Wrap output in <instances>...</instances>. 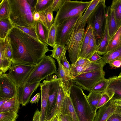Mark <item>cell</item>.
Wrapping results in <instances>:
<instances>
[{
    "label": "cell",
    "instance_id": "obj_27",
    "mask_svg": "<svg viewBox=\"0 0 121 121\" xmlns=\"http://www.w3.org/2000/svg\"><path fill=\"white\" fill-rule=\"evenodd\" d=\"M97 48L96 39L95 35L93 31L89 43L84 53L83 58L88 59L94 53L96 52Z\"/></svg>",
    "mask_w": 121,
    "mask_h": 121
},
{
    "label": "cell",
    "instance_id": "obj_42",
    "mask_svg": "<svg viewBox=\"0 0 121 121\" xmlns=\"http://www.w3.org/2000/svg\"><path fill=\"white\" fill-rule=\"evenodd\" d=\"M67 49H65L62 56L61 60L63 68L67 75L70 78L69 75L71 69V65L67 60L66 57V53Z\"/></svg>",
    "mask_w": 121,
    "mask_h": 121
},
{
    "label": "cell",
    "instance_id": "obj_11",
    "mask_svg": "<svg viewBox=\"0 0 121 121\" xmlns=\"http://www.w3.org/2000/svg\"><path fill=\"white\" fill-rule=\"evenodd\" d=\"M17 87L6 73L0 76V99H9L17 94Z\"/></svg>",
    "mask_w": 121,
    "mask_h": 121
},
{
    "label": "cell",
    "instance_id": "obj_22",
    "mask_svg": "<svg viewBox=\"0 0 121 121\" xmlns=\"http://www.w3.org/2000/svg\"><path fill=\"white\" fill-rule=\"evenodd\" d=\"M58 64L57 76L60 80L64 91L66 94H69L70 78L67 75L61 62L57 60Z\"/></svg>",
    "mask_w": 121,
    "mask_h": 121
},
{
    "label": "cell",
    "instance_id": "obj_28",
    "mask_svg": "<svg viewBox=\"0 0 121 121\" xmlns=\"http://www.w3.org/2000/svg\"><path fill=\"white\" fill-rule=\"evenodd\" d=\"M101 0H92L89 5L84 13L80 19L81 24L86 25L88 18Z\"/></svg>",
    "mask_w": 121,
    "mask_h": 121
},
{
    "label": "cell",
    "instance_id": "obj_51",
    "mask_svg": "<svg viewBox=\"0 0 121 121\" xmlns=\"http://www.w3.org/2000/svg\"><path fill=\"white\" fill-rule=\"evenodd\" d=\"M107 121H121V116L115 113L111 116Z\"/></svg>",
    "mask_w": 121,
    "mask_h": 121
},
{
    "label": "cell",
    "instance_id": "obj_23",
    "mask_svg": "<svg viewBox=\"0 0 121 121\" xmlns=\"http://www.w3.org/2000/svg\"><path fill=\"white\" fill-rule=\"evenodd\" d=\"M106 11L108 17V32L111 39L114 35L118 28L116 20L114 10L111 9L110 6H109L107 7Z\"/></svg>",
    "mask_w": 121,
    "mask_h": 121
},
{
    "label": "cell",
    "instance_id": "obj_54",
    "mask_svg": "<svg viewBox=\"0 0 121 121\" xmlns=\"http://www.w3.org/2000/svg\"><path fill=\"white\" fill-rule=\"evenodd\" d=\"M33 18L34 20L36 22L39 20L40 18L39 13L35 11L33 13Z\"/></svg>",
    "mask_w": 121,
    "mask_h": 121
},
{
    "label": "cell",
    "instance_id": "obj_39",
    "mask_svg": "<svg viewBox=\"0 0 121 121\" xmlns=\"http://www.w3.org/2000/svg\"><path fill=\"white\" fill-rule=\"evenodd\" d=\"M9 9L8 0H2L0 3V19L9 17Z\"/></svg>",
    "mask_w": 121,
    "mask_h": 121
},
{
    "label": "cell",
    "instance_id": "obj_58",
    "mask_svg": "<svg viewBox=\"0 0 121 121\" xmlns=\"http://www.w3.org/2000/svg\"><path fill=\"white\" fill-rule=\"evenodd\" d=\"M116 113L117 115L121 116V110H119L116 109Z\"/></svg>",
    "mask_w": 121,
    "mask_h": 121
},
{
    "label": "cell",
    "instance_id": "obj_21",
    "mask_svg": "<svg viewBox=\"0 0 121 121\" xmlns=\"http://www.w3.org/2000/svg\"><path fill=\"white\" fill-rule=\"evenodd\" d=\"M110 39L108 32V17L107 13V20L104 31L100 42L98 45L97 49L96 52L100 55H104L106 54Z\"/></svg>",
    "mask_w": 121,
    "mask_h": 121
},
{
    "label": "cell",
    "instance_id": "obj_5",
    "mask_svg": "<svg viewBox=\"0 0 121 121\" xmlns=\"http://www.w3.org/2000/svg\"><path fill=\"white\" fill-rule=\"evenodd\" d=\"M105 0H101L88 19L87 26H90L95 34L97 45L103 35L107 20Z\"/></svg>",
    "mask_w": 121,
    "mask_h": 121
},
{
    "label": "cell",
    "instance_id": "obj_61",
    "mask_svg": "<svg viewBox=\"0 0 121 121\" xmlns=\"http://www.w3.org/2000/svg\"><path fill=\"white\" fill-rule=\"evenodd\" d=\"M118 77L119 78H121V72L119 74Z\"/></svg>",
    "mask_w": 121,
    "mask_h": 121
},
{
    "label": "cell",
    "instance_id": "obj_49",
    "mask_svg": "<svg viewBox=\"0 0 121 121\" xmlns=\"http://www.w3.org/2000/svg\"><path fill=\"white\" fill-rule=\"evenodd\" d=\"M102 58V56H100L97 53L95 52L90 57L88 60L91 62H95L98 61Z\"/></svg>",
    "mask_w": 121,
    "mask_h": 121
},
{
    "label": "cell",
    "instance_id": "obj_50",
    "mask_svg": "<svg viewBox=\"0 0 121 121\" xmlns=\"http://www.w3.org/2000/svg\"><path fill=\"white\" fill-rule=\"evenodd\" d=\"M7 52L8 59L12 61L13 56L12 50L11 47L9 42L7 47Z\"/></svg>",
    "mask_w": 121,
    "mask_h": 121
},
{
    "label": "cell",
    "instance_id": "obj_36",
    "mask_svg": "<svg viewBox=\"0 0 121 121\" xmlns=\"http://www.w3.org/2000/svg\"><path fill=\"white\" fill-rule=\"evenodd\" d=\"M104 93H97L90 92L86 95L87 99L93 108L96 110V108L99 101Z\"/></svg>",
    "mask_w": 121,
    "mask_h": 121
},
{
    "label": "cell",
    "instance_id": "obj_47",
    "mask_svg": "<svg viewBox=\"0 0 121 121\" xmlns=\"http://www.w3.org/2000/svg\"><path fill=\"white\" fill-rule=\"evenodd\" d=\"M59 121H73L68 115L60 113L58 115Z\"/></svg>",
    "mask_w": 121,
    "mask_h": 121
},
{
    "label": "cell",
    "instance_id": "obj_59",
    "mask_svg": "<svg viewBox=\"0 0 121 121\" xmlns=\"http://www.w3.org/2000/svg\"><path fill=\"white\" fill-rule=\"evenodd\" d=\"M121 46V36L120 38L119 43L118 47Z\"/></svg>",
    "mask_w": 121,
    "mask_h": 121
},
{
    "label": "cell",
    "instance_id": "obj_10",
    "mask_svg": "<svg viewBox=\"0 0 121 121\" xmlns=\"http://www.w3.org/2000/svg\"><path fill=\"white\" fill-rule=\"evenodd\" d=\"M83 14L69 18L57 26L56 43L65 45L72 30Z\"/></svg>",
    "mask_w": 121,
    "mask_h": 121
},
{
    "label": "cell",
    "instance_id": "obj_3",
    "mask_svg": "<svg viewBox=\"0 0 121 121\" xmlns=\"http://www.w3.org/2000/svg\"><path fill=\"white\" fill-rule=\"evenodd\" d=\"M69 94L80 121H93L97 111L88 102L82 88L70 80Z\"/></svg>",
    "mask_w": 121,
    "mask_h": 121
},
{
    "label": "cell",
    "instance_id": "obj_53",
    "mask_svg": "<svg viewBox=\"0 0 121 121\" xmlns=\"http://www.w3.org/2000/svg\"><path fill=\"white\" fill-rule=\"evenodd\" d=\"M113 100L116 109L118 110H121V98Z\"/></svg>",
    "mask_w": 121,
    "mask_h": 121
},
{
    "label": "cell",
    "instance_id": "obj_34",
    "mask_svg": "<svg viewBox=\"0 0 121 121\" xmlns=\"http://www.w3.org/2000/svg\"><path fill=\"white\" fill-rule=\"evenodd\" d=\"M121 58V46L103 55L101 59L105 64L111 61Z\"/></svg>",
    "mask_w": 121,
    "mask_h": 121
},
{
    "label": "cell",
    "instance_id": "obj_55",
    "mask_svg": "<svg viewBox=\"0 0 121 121\" xmlns=\"http://www.w3.org/2000/svg\"><path fill=\"white\" fill-rule=\"evenodd\" d=\"M37 0H27L30 5L35 9Z\"/></svg>",
    "mask_w": 121,
    "mask_h": 121
},
{
    "label": "cell",
    "instance_id": "obj_7",
    "mask_svg": "<svg viewBox=\"0 0 121 121\" xmlns=\"http://www.w3.org/2000/svg\"><path fill=\"white\" fill-rule=\"evenodd\" d=\"M80 19L73 28L66 45L72 64H74L79 57L85 31L86 25L80 23Z\"/></svg>",
    "mask_w": 121,
    "mask_h": 121
},
{
    "label": "cell",
    "instance_id": "obj_4",
    "mask_svg": "<svg viewBox=\"0 0 121 121\" xmlns=\"http://www.w3.org/2000/svg\"><path fill=\"white\" fill-rule=\"evenodd\" d=\"M91 2L65 0L57 12L54 23L57 26L69 18L83 14Z\"/></svg>",
    "mask_w": 121,
    "mask_h": 121
},
{
    "label": "cell",
    "instance_id": "obj_25",
    "mask_svg": "<svg viewBox=\"0 0 121 121\" xmlns=\"http://www.w3.org/2000/svg\"><path fill=\"white\" fill-rule=\"evenodd\" d=\"M35 27L39 40L47 44L48 30L39 20L36 22Z\"/></svg>",
    "mask_w": 121,
    "mask_h": 121
},
{
    "label": "cell",
    "instance_id": "obj_37",
    "mask_svg": "<svg viewBox=\"0 0 121 121\" xmlns=\"http://www.w3.org/2000/svg\"><path fill=\"white\" fill-rule=\"evenodd\" d=\"M57 27V26L54 23L49 30L47 44L53 48L56 43Z\"/></svg>",
    "mask_w": 121,
    "mask_h": 121
},
{
    "label": "cell",
    "instance_id": "obj_44",
    "mask_svg": "<svg viewBox=\"0 0 121 121\" xmlns=\"http://www.w3.org/2000/svg\"><path fill=\"white\" fill-rule=\"evenodd\" d=\"M65 0H53L52 5V9L53 11L57 12Z\"/></svg>",
    "mask_w": 121,
    "mask_h": 121
},
{
    "label": "cell",
    "instance_id": "obj_18",
    "mask_svg": "<svg viewBox=\"0 0 121 121\" xmlns=\"http://www.w3.org/2000/svg\"><path fill=\"white\" fill-rule=\"evenodd\" d=\"M60 82L59 78L53 77L52 79L49 91L47 110L49 112L54 108Z\"/></svg>",
    "mask_w": 121,
    "mask_h": 121
},
{
    "label": "cell",
    "instance_id": "obj_30",
    "mask_svg": "<svg viewBox=\"0 0 121 121\" xmlns=\"http://www.w3.org/2000/svg\"><path fill=\"white\" fill-rule=\"evenodd\" d=\"M65 94L60 82L57 97L56 104L54 111V116L58 114L63 102Z\"/></svg>",
    "mask_w": 121,
    "mask_h": 121
},
{
    "label": "cell",
    "instance_id": "obj_46",
    "mask_svg": "<svg viewBox=\"0 0 121 121\" xmlns=\"http://www.w3.org/2000/svg\"><path fill=\"white\" fill-rule=\"evenodd\" d=\"M112 67L119 68L121 66V58L116 59L109 62L108 63Z\"/></svg>",
    "mask_w": 121,
    "mask_h": 121
},
{
    "label": "cell",
    "instance_id": "obj_48",
    "mask_svg": "<svg viewBox=\"0 0 121 121\" xmlns=\"http://www.w3.org/2000/svg\"><path fill=\"white\" fill-rule=\"evenodd\" d=\"M32 121H42L41 112L38 108L34 113Z\"/></svg>",
    "mask_w": 121,
    "mask_h": 121
},
{
    "label": "cell",
    "instance_id": "obj_9",
    "mask_svg": "<svg viewBox=\"0 0 121 121\" xmlns=\"http://www.w3.org/2000/svg\"><path fill=\"white\" fill-rule=\"evenodd\" d=\"M36 65H12L8 75L17 87L22 86L34 70Z\"/></svg>",
    "mask_w": 121,
    "mask_h": 121
},
{
    "label": "cell",
    "instance_id": "obj_41",
    "mask_svg": "<svg viewBox=\"0 0 121 121\" xmlns=\"http://www.w3.org/2000/svg\"><path fill=\"white\" fill-rule=\"evenodd\" d=\"M14 26L39 40L36 33L35 27H24L17 25H14Z\"/></svg>",
    "mask_w": 121,
    "mask_h": 121
},
{
    "label": "cell",
    "instance_id": "obj_1",
    "mask_svg": "<svg viewBox=\"0 0 121 121\" xmlns=\"http://www.w3.org/2000/svg\"><path fill=\"white\" fill-rule=\"evenodd\" d=\"M7 37L12 50V65H36L51 51L47 44L43 43L15 27Z\"/></svg>",
    "mask_w": 121,
    "mask_h": 121
},
{
    "label": "cell",
    "instance_id": "obj_35",
    "mask_svg": "<svg viewBox=\"0 0 121 121\" xmlns=\"http://www.w3.org/2000/svg\"><path fill=\"white\" fill-rule=\"evenodd\" d=\"M51 50L52 54L50 56L61 62L62 56L66 48V46L61 45L56 43Z\"/></svg>",
    "mask_w": 121,
    "mask_h": 121
},
{
    "label": "cell",
    "instance_id": "obj_43",
    "mask_svg": "<svg viewBox=\"0 0 121 121\" xmlns=\"http://www.w3.org/2000/svg\"><path fill=\"white\" fill-rule=\"evenodd\" d=\"M111 99L108 94L106 93H104L102 96L97 106V111L100 107L105 105Z\"/></svg>",
    "mask_w": 121,
    "mask_h": 121
},
{
    "label": "cell",
    "instance_id": "obj_57",
    "mask_svg": "<svg viewBox=\"0 0 121 121\" xmlns=\"http://www.w3.org/2000/svg\"><path fill=\"white\" fill-rule=\"evenodd\" d=\"M53 121H59L57 114L54 116Z\"/></svg>",
    "mask_w": 121,
    "mask_h": 121
},
{
    "label": "cell",
    "instance_id": "obj_13",
    "mask_svg": "<svg viewBox=\"0 0 121 121\" xmlns=\"http://www.w3.org/2000/svg\"><path fill=\"white\" fill-rule=\"evenodd\" d=\"M40 82L25 84L22 86L17 87V94L21 104L25 106L30 100L33 93L40 86Z\"/></svg>",
    "mask_w": 121,
    "mask_h": 121
},
{
    "label": "cell",
    "instance_id": "obj_38",
    "mask_svg": "<svg viewBox=\"0 0 121 121\" xmlns=\"http://www.w3.org/2000/svg\"><path fill=\"white\" fill-rule=\"evenodd\" d=\"M53 0H37L35 7V10L39 13L48 9L51 5Z\"/></svg>",
    "mask_w": 121,
    "mask_h": 121
},
{
    "label": "cell",
    "instance_id": "obj_31",
    "mask_svg": "<svg viewBox=\"0 0 121 121\" xmlns=\"http://www.w3.org/2000/svg\"><path fill=\"white\" fill-rule=\"evenodd\" d=\"M121 36V25L114 35L110 39L107 48L106 54L113 50L118 47L119 42Z\"/></svg>",
    "mask_w": 121,
    "mask_h": 121
},
{
    "label": "cell",
    "instance_id": "obj_56",
    "mask_svg": "<svg viewBox=\"0 0 121 121\" xmlns=\"http://www.w3.org/2000/svg\"><path fill=\"white\" fill-rule=\"evenodd\" d=\"M9 99H0V106L4 104Z\"/></svg>",
    "mask_w": 121,
    "mask_h": 121
},
{
    "label": "cell",
    "instance_id": "obj_29",
    "mask_svg": "<svg viewBox=\"0 0 121 121\" xmlns=\"http://www.w3.org/2000/svg\"><path fill=\"white\" fill-rule=\"evenodd\" d=\"M93 31L91 27L90 26H87L81 47L79 57L83 58L84 53L89 43Z\"/></svg>",
    "mask_w": 121,
    "mask_h": 121
},
{
    "label": "cell",
    "instance_id": "obj_19",
    "mask_svg": "<svg viewBox=\"0 0 121 121\" xmlns=\"http://www.w3.org/2000/svg\"><path fill=\"white\" fill-rule=\"evenodd\" d=\"M60 113L68 115L73 121H80L69 94L66 95Z\"/></svg>",
    "mask_w": 121,
    "mask_h": 121
},
{
    "label": "cell",
    "instance_id": "obj_17",
    "mask_svg": "<svg viewBox=\"0 0 121 121\" xmlns=\"http://www.w3.org/2000/svg\"><path fill=\"white\" fill-rule=\"evenodd\" d=\"M109 82L106 92L113 99L121 98V78L113 76L108 78Z\"/></svg>",
    "mask_w": 121,
    "mask_h": 121
},
{
    "label": "cell",
    "instance_id": "obj_14",
    "mask_svg": "<svg viewBox=\"0 0 121 121\" xmlns=\"http://www.w3.org/2000/svg\"><path fill=\"white\" fill-rule=\"evenodd\" d=\"M52 76L48 77L40 83V86L41 97L40 112L42 121H46L47 108L49 91Z\"/></svg>",
    "mask_w": 121,
    "mask_h": 121
},
{
    "label": "cell",
    "instance_id": "obj_45",
    "mask_svg": "<svg viewBox=\"0 0 121 121\" xmlns=\"http://www.w3.org/2000/svg\"><path fill=\"white\" fill-rule=\"evenodd\" d=\"M91 62L88 59L79 57L76 62L71 65L74 66H80Z\"/></svg>",
    "mask_w": 121,
    "mask_h": 121
},
{
    "label": "cell",
    "instance_id": "obj_60",
    "mask_svg": "<svg viewBox=\"0 0 121 121\" xmlns=\"http://www.w3.org/2000/svg\"><path fill=\"white\" fill-rule=\"evenodd\" d=\"M54 116L52 117V118H51L49 119L48 120L46 121H53V118Z\"/></svg>",
    "mask_w": 121,
    "mask_h": 121
},
{
    "label": "cell",
    "instance_id": "obj_40",
    "mask_svg": "<svg viewBox=\"0 0 121 121\" xmlns=\"http://www.w3.org/2000/svg\"><path fill=\"white\" fill-rule=\"evenodd\" d=\"M18 115L14 113L2 112L0 113V121H16Z\"/></svg>",
    "mask_w": 121,
    "mask_h": 121
},
{
    "label": "cell",
    "instance_id": "obj_52",
    "mask_svg": "<svg viewBox=\"0 0 121 121\" xmlns=\"http://www.w3.org/2000/svg\"><path fill=\"white\" fill-rule=\"evenodd\" d=\"M41 94L39 93L36 94L30 99V103L32 104L34 103H38L40 98Z\"/></svg>",
    "mask_w": 121,
    "mask_h": 121
},
{
    "label": "cell",
    "instance_id": "obj_15",
    "mask_svg": "<svg viewBox=\"0 0 121 121\" xmlns=\"http://www.w3.org/2000/svg\"><path fill=\"white\" fill-rule=\"evenodd\" d=\"M9 43L7 36L3 39H0V76L11 67L12 62L8 58L7 47Z\"/></svg>",
    "mask_w": 121,
    "mask_h": 121
},
{
    "label": "cell",
    "instance_id": "obj_8",
    "mask_svg": "<svg viewBox=\"0 0 121 121\" xmlns=\"http://www.w3.org/2000/svg\"><path fill=\"white\" fill-rule=\"evenodd\" d=\"M103 69L81 73L70 80L84 90L90 92L95 84L105 78Z\"/></svg>",
    "mask_w": 121,
    "mask_h": 121
},
{
    "label": "cell",
    "instance_id": "obj_32",
    "mask_svg": "<svg viewBox=\"0 0 121 121\" xmlns=\"http://www.w3.org/2000/svg\"><path fill=\"white\" fill-rule=\"evenodd\" d=\"M110 7L114 10L116 20L119 28L121 25V0H112Z\"/></svg>",
    "mask_w": 121,
    "mask_h": 121
},
{
    "label": "cell",
    "instance_id": "obj_2",
    "mask_svg": "<svg viewBox=\"0 0 121 121\" xmlns=\"http://www.w3.org/2000/svg\"><path fill=\"white\" fill-rule=\"evenodd\" d=\"M9 17L14 25L24 27H35L36 23L33 15L35 11L27 0H8Z\"/></svg>",
    "mask_w": 121,
    "mask_h": 121
},
{
    "label": "cell",
    "instance_id": "obj_20",
    "mask_svg": "<svg viewBox=\"0 0 121 121\" xmlns=\"http://www.w3.org/2000/svg\"><path fill=\"white\" fill-rule=\"evenodd\" d=\"M20 104L17 94L0 106V113L8 112L17 114Z\"/></svg>",
    "mask_w": 121,
    "mask_h": 121
},
{
    "label": "cell",
    "instance_id": "obj_26",
    "mask_svg": "<svg viewBox=\"0 0 121 121\" xmlns=\"http://www.w3.org/2000/svg\"><path fill=\"white\" fill-rule=\"evenodd\" d=\"M14 27L9 17L0 19V39H5Z\"/></svg>",
    "mask_w": 121,
    "mask_h": 121
},
{
    "label": "cell",
    "instance_id": "obj_33",
    "mask_svg": "<svg viewBox=\"0 0 121 121\" xmlns=\"http://www.w3.org/2000/svg\"><path fill=\"white\" fill-rule=\"evenodd\" d=\"M108 79H102L97 82L91 89L90 92L101 93L105 92L108 86Z\"/></svg>",
    "mask_w": 121,
    "mask_h": 121
},
{
    "label": "cell",
    "instance_id": "obj_6",
    "mask_svg": "<svg viewBox=\"0 0 121 121\" xmlns=\"http://www.w3.org/2000/svg\"><path fill=\"white\" fill-rule=\"evenodd\" d=\"M57 73L55 60L50 56L46 55L36 65L24 84L41 82L54 74L57 75Z\"/></svg>",
    "mask_w": 121,
    "mask_h": 121
},
{
    "label": "cell",
    "instance_id": "obj_16",
    "mask_svg": "<svg viewBox=\"0 0 121 121\" xmlns=\"http://www.w3.org/2000/svg\"><path fill=\"white\" fill-rule=\"evenodd\" d=\"M93 121H107L116 110L113 100L111 99L105 105L98 109Z\"/></svg>",
    "mask_w": 121,
    "mask_h": 121
},
{
    "label": "cell",
    "instance_id": "obj_24",
    "mask_svg": "<svg viewBox=\"0 0 121 121\" xmlns=\"http://www.w3.org/2000/svg\"><path fill=\"white\" fill-rule=\"evenodd\" d=\"M52 5L46 10L39 13V20L49 30L52 24L54 23V19L53 11L52 9Z\"/></svg>",
    "mask_w": 121,
    "mask_h": 121
},
{
    "label": "cell",
    "instance_id": "obj_12",
    "mask_svg": "<svg viewBox=\"0 0 121 121\" xmlns=\"http://www.w3.org/2000/svg\"><path fill=\"white\" fill-rule=\"evenodd\" d=\"M71 65L69 75L70 80L81 73L103 69L106 64L101 59L97 61L91 62L81 66H74Z\"/></svg>",
    "mask_w": 121,
    "mask_h": 121
}]
</instances>
